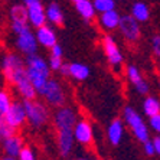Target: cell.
Masks as SVG:
<instances>
[{
    "label": "cell",
    "instance_id": "obj_5",
    "mask_svg": "<svg viewBox=\"0 0 160 160\" xmlns=\"http://www.w3.org/2000/svg\"><path fill=\"white\" fill-rule=\"evenodd\" d=\"M118 29L121 30L123 36L131 43L137 42L138 38H140V25H138V20L133 15L121 16Z\"/></svg>",
    "mask_w": 160,
    "mask_h": 160
},
{
    "label": "cell",
    "instance_id": "obj_33",
    "mask_svg": "<svg viewBox=\"0 0 160 160\" xmlns=\"http://www.w3.org/2000/svg\"><path fill=\"white\" fill-rule=\"evenodd\" d=\"M152 48H153L154 55H156L157 58L160 59V35L153 36V39H152Z\"/></svg>",
    "mask_w": 160,
    "mask_h": 160
},
{
    "label": "cell",
    "instance_id": "obj_37",
    "mask_svg": "<svg viewBox=\"0 0 160 160\" xmlns=\"http://www.w3.org/2000/svg\"><path fill=\"white\" fill-rule=\"evenodd\" d=\"M153 143H154V149H156V154H159L160 156V134L157 136L154 140H153Z\"/></svg>",
    "mask_w": 160,
    "mask_h": 160
},
{
    "label": "cell",
    "instance_id": "obj_34",
    "mask_svg": "<svg viewBox=\"0 0 160 160\" xmlns=\"http://www.w3.org/2000/svg\"><path fill=\"white\" fill-rule=\"evenodd\" d=\"M150 127H152L156 133L160 134V114H156V116L150 117Z\"/></svg>",
    "mask_w": 160,
    "mask_h": 160
},
{
    "label": "cell",
    "instance_id": "obj_20",
    "mask_svg": "<svg viewBox=\"0 0 160 160\" xmlns=\"http://www.w3.org/2000/svg\"><path fill=\"white\" fill-rule=\"evenodd\" d=\"M10 19L12 22L28 23L29 22V12L25 4H16L10 9Z\"/></svg>",
    "mask_w": 160,
    "mask_h": 160
},
{
    "label": "cell",
    "instance_id": "obj_18",
    "mask_svg": "<svg viewBox=\"0 0 160 160\" xmlns=\"http://www.w3.org/2000/svg\"><path fill=\"white\" fill-rule=\"evenodd\" d=\"M107 134H108V140L111 144H118L121 142V137H123V123L120 120H114L110 127L107 130Z\"/></svg>",
    "mask_w": 160,
    "mask_h": 160
},
{
    "label": "cell",
    "instance_id": "obj_30",
    "mask_svg": "<svg viewBox=\"0 0 160 160\" xmlns=\"http://www.w3.org/2000/svg\"><path fill=\"white\" fill-rule=\"evenodd\" d=\"M19 160H36L35 157V153L32 152V149L29 147H23V150L20 152V154L18 156Z\"/></svg>",
    "mask_w": 160,
    "mask_h": 160
},
{
    "label": "cell",
    "instance_id": "obj_40",
    "mask_svg": "<svg viewBox=\"0 0 160 160\" xmlns=\"http://www.w3.org/2000/svg\"><path fill=\"white\" fill-rule=\"evenodd\" d=\"M0 160H16V157H12V156H6V157H3V159H0Z\"/></svg>",
    "mask_w": 160,
    "mask_h": 160
},
{
    "label": "cell",
    "instance_id": "obj_31",
    "mask_svg": "<svg viewBox=\"0 0 160 160\" xmlns=\"http://www.w3.org/2000/svg\"><path fill=\"white\" fill-rule=\"evenodd\" d=\"M62 65H63V62L61 58L51 56V59H49V68H51V71H59Z\"/></svg>",
    "mask_w": 160,
    "mask_h": 160
},
{
    "label": "cell",
    "instance_id": "obj_15",
    "mask_svg": "<svg viewBox=\"0 0 160 160\" xmlns=\"http://www.w3.org/2000/svg\"><path fill=\"white\" fill-rule=\"evenodd\" d=\"M36 39H38V43H41L42 46H45V48H52V46H55L56 45L55 32H53L49 26H46V25L38 28Z\"/></svg>",
    "mask_w": 160,
    "mask_h": 160
},
{
    "label": "cell",
    "instance_id": "obj_36",
    "mask_svg": "<svg viewBox=\"0 0 160 160\" xmlns=\"http://www.w3.org/2000/svg\"><path fill=\"white\" fill-rule=\"evenodd\" d=\"M51 56H55V58H62V48L56 43L55 46L51 48Z\"/></svg>",
    "mask_w": 160,
    "mask_h": 160
},
{
    "label": "cell",
    "instance_id": "obj_8",
    "mask_svg": "<svg viewBox=\"0 0 160 160\" xmlns=\"http://www.w3.org/2000/svg\"><path fill=\"white\" fill-rule=\"evenodd\" d=\"M102 48H104V52L108 58V62L111 63L112 67H120L121 62H123V55L120 52L118 46H117V42L112 39V36L104 38V41H102Z\"/></svg>",
    "mask_w": 160,
    "mask_h": 160
},
{
    "label": "cell",
    "instance_id": "obj_28",
    "mask_svg": "<svg viewBox=\"0 0 160 160\" xmlns=\"http://www.w3.org/2000/svg\"><path fill=\"white\" fill-rule=\"evenodd\" d=\"M127 77H128V79H130L133 84H137L138 81H142V74H140V71H138L137 67H134V65H130V67L127 68Z\"/></svg>",
    "mask_w": 160,
    "mask_h": 160
},
{
    "label": "cell",
    "instance_id": "obj_42",
    "mask_svg": "<svg viewBox=\"0 0 160 160\" xmlns=\"http://www.w3.org/2000/svg\"><path fill=\"white\" fill-rule=\"evenodd\" d=\"M78 160H87V159H78Z\"/></svg>",
    "mask_w": 160,
    "mask_h": 160
},
{
    "label": "cell",
    "instance_id": "obj_21",
    "mask_svg": "<svg viewBox=\"0 0 160 160\" xmlns=\"http://www.w3.org/2000/svg\"><path fill=\"white\" fill-rule=\"evenodd\" d=\"M46 18L49 22H52L53 25H62L63 23V13L61 10L59 4L51 3L46 9Z\"/></svg>",
    "mask_w": 160,
    "mask_h": 160
},
{
    "label": "cell",
    "instance_id": "obj_16",
    "mask_svg": "<svg viewBox=\"0 0 160 160\" xmlns=\"http://www.w3.org/2000/svg\"><path fill=\"white\" fill-rule=\"evenodd\" d=\"M3 149L6 152L8 156H12V157H18L20 154V152L23 150V142L22 138L18 137V136H12V137L6 138L3 140Z\"/></svg>",
    "mask_w": 160,
    "mask_h": 160
},
{
    "label": "cell",
    "instance_id": "obj_10",
    "mask_svg": "<svg viewBox=\"0 0 160 160\" xmlns=\"http://www.w3.org/2000/svg\"><path fill=\"white\" fill-rule=\"evenodd\" d=\"M26 69H28V75H29L33 87L36 88L38 94H41L43 87L46 85V82L49 81V71L39 69V68H35V67H26Z\"/></svg>",
    "mask_w": 160,
    "mask_h": 160
},
{
    "label": "cell",
    "instance_id": "obj_23",
    "mask_svg": "<svg viewBox=\"0 0 160 160\" xmlns=\"http://www.w3.org/2000/svg\"><path fill=\"white\" fill-rule=\"evenodd\" d=\"M143 111L147 117L160 114V100H157L154 97H147L143 102Z\"/></svg>",
    "mask_w": 160,
    "mask_h": 160
},
{
    "label": "cell",
    "instance_id": "obj_14",
    "mask_svg": "<svg viewBox=\"0 0 160 160\" xmlns=\"http://www.w3.org/2000/svg\"><path fill=\"white\" fill-rule=\"evenodd\" d=\"M75 136L74 130H59L58 131V144H59V150L62 153V156L69 154V152L74 147Z\"/></svg>",
    "mask_w": 160,
    "mask_h": 160
},
{
    "label": "cell",
    "instance_id": "obj_35",
    "mask_svg": "<svg viewBox=\"0 0 160 160\" xmlns=\"http://www.w3.org/2000/svg\"><path fill=\"white\" fill-rule=\"evenodd\" d=\"M144 144V153L147 154V156H153V154H156V149H154V143L150 142V140H147L146 143H143Z\"/></svg>",
    "mask_w": 160,
    "mask_h": 160
},
{
    "label": "cell",
    "instance_id": "obj_27",
    "mask_svg": "<svg viewBox=\"0 0 160 160\" xmlns=\"http://www.w3.org/2000/svg\"><path fill=\"white\" fill-rule=\"evenodd\" d=\"M12 100L9 97L8 92L4 91H0V114H6L9 111V108L12 107Z\"/></svg>",
    "mask_w": 160,
    "mask_h": 160
},
{
    "label": "cell",
    "instance_id": "obj_41",
    "mask_svg": "<svg viewBox=\"0 0 160 160\" xmlns=\"http://www.w3.org/2000/svg\"><path fill=\"white\" fill-rule=\"evenodd\" d=\"M72 2H75V3H78V2H81V0H72Z\"/></svg>",
    "mask_w": 160,
    "mask_h": 160
},
{
    "label": "cell",
    "instance_id": "obj_2",
    "mask_svg": "<svg viewBox=\"0 0 160 160\" xmlns=\"http://www.w3.org/2000/svg\"><path fill=\"white\" fill-rule=\"evenodd\" d=\"M124 120L126 123L130 126L133 134L136 136L137 140H140L142 143H146L149 140V130L147 126L144 124L143 118L138 116V112L131 107H126L124 108Z\"/></svg>",
    "mask_w": 160,
    "mask_h": 160
},
{
    "label": "cell",
    "instance_id": "obj_25",
    "mask_svg": "<svg viewBox=\"0 0 160 160\" xmlns=\"http://www.w3.org/2000/svg\"><path fill=\"white\" fill-rule=\"evenodd\" d=\"M15 133H16V128L15 127H12L10 124L4 120L3 114H0V140L3 142V140H6V138L15 136Z\"/></svg>",
    "mask_w": 160,
    "mask_h": 160
},
{
    "label": "cell",
    "instance_id": "obj_13",
    "mask_svg": "<svg viewBox=\"0 0 160 160\" xmlns=\"http://www.w3.org/2000/svg\"><path fill=\"white\" fill-rule=\"evenodd\" d=\"M22 65H23V62L18 55H15V53H9V55H6L4 56V59H3V75H4V78L10 82V79H12V77H13V74H15V71L18 69V68L22 67Z\"/></svg>",
    "mask_w": 160,
    "mask_h": 160
},
{
    "label": "cell",
    "instance_id": "obj_1",
    "mask_svg": "<svg viewBox=\"0 0 160 160\" xmlns=\"http://www.w3.org/2000/svg\"><path fill=\"white\" fill-rule=\"evenodd\" d=\"M12 84H15L18 91L20 92L25 100H35V95L38 94L36 88L33 87L32 81H30L29 75H28V69L25 68V65H22L20 68H18L13 74L10 79Z\"/></svg>",
    "mask_w": 160,
    "mask_h": 160
},
{
    "label": "cell",
    "instance_id": "obj_7",
    "mask_svg": "<svg viewBox=\"0 0 160 160\" xmlns=\"http://www.w3.org/2000/svg\"><path fill=\"white\" fill-rule=\"evenodd\" d=\"M16 45H18V48L20 49V52L26 53V55L36 53V48H38L36 35L32 33V30L30 29H26L25 32H22L20 35H18Z\"/></svg>",
    "mask_w": 160,
    "mask_h": 160
},
{
    "label": "cell",
    "instance_id": "obj_38",
    "mask_svg": "<svg viewBox=\"0 0 160 160\" xmlns=\"http://www.w3.org/2000/svg\"><path fill=\"white\" fill-rule=\"evenodd\" d=\"M59 72L62 75H69V65H67V63H63L62 67H61Z\"/></svg>",
    "mask_w": 160,
    "mask_h": 160
},
{
    "label": "cell",
    "instance_id": "obj_17",
    "mask_svg": "<svg viewBox=\"0 0 160 160\" xmlns=\"http://www.w3.org/2000/svg\"><path fill=\"white\" fill-rule=\"evenodd\" d=\"M120 20H121V16L112 9V10L101 13L100 25L107 30H112V29H117V28L120 26Z\"/></svg>",
    "mask_w": 160,
    "mask_h": 160
},
{
    "label": "cell",
    "instance_id": "obj_9",
    "mask_svg": "<svg viewBox=\"0 0 160 160\" xmlns=\"http://www.w3.org/2000/svg\"><path fill=\"white\" fill-rule=\"evenodd\" d=\"M3 116H4V120H6L12 127H15V128L19 126H22V124L25 123V120H28L26 110L23 107V102L22 104H20V102H13L12 107L9 108V111L6 112V114H3Z\"/></svg>",
    "mask_w": 160,
    "mask_h": 160
},
{
    "label": "cell",
    "instance_id": "obj_11",
    "mask_svg": "<svg viewBox=\"0 0 160 160\" xmlns=\"http://www.w3.org/2000/svg\"><path fill=\"white\" fill-rule=\"evenodd\" d=\"M74 136L75 140H78V143L81 144H89L92 142V127L88 121L81 120L75 124L74 127Z\"/></svg>",
    "mask_w": 160,
    "mask_h": 160
},
{
    "label": "cell",
    "instance_id": "obj_32",
    "mask_svg": "<svg viewBox=\"0 0 160 160\" xmlns=\"http://www.w3.org/2000/svg\"><path fill=\"white\" fill-rule=\"evenodd\" d=\"M12 29L16 35H20L22 32H25L26 29H29L28 23H19V22H12Z\"/></svg>",
    "mask_w": 160,
    "mask_h": 160
},
{
    "label": "cell",
    "instance_id": "obj_26",
    "mask_svg": "<svg viewBox=\"0 0 160 160\" xmlns=\"http://www.w3.org/2000/svg\"><path fill=\"white\" fill-rule=\"evenodd\" d=\"M94 6H95L97 12L104 13V12L112 10L116 8V2L114 0H94Z\"/></svg>",
    "mask_w": 160,
    "mask_h": 160
},
{
    "label": "cell",
    "instance_id": "obj_22",
    "mask_svg": "<svg viewBox=\"0 0 160 160\" xmlns=\"http://www.w3.org/2000/svg\"><path fill=\"white\" fill-rule=\"evenodd\" d=\"M69 75L72 78L78 79V81H84V79L88 78L89 68L84 63H69Z\"/></svg>",
    "mask_w": 160,
    "mask_h": 160
},
{
    "label": "cell",
    "instance_id": "obj_29",
    "mask_svg": "<svg viewBox=\"0 0 160 160\" xmlns=\"http://www.w3.org/2000/svg\"><path fill=\"white\" fill-rule=\"evenodd\" d=\"M134 87H136V91H137L138 94H142V95H146V94H149V91H150L149 82L144 81V79L138 81L137 84H134Z\"/></svg>",
    "mask_w": 160,
    "mask_h": 160
},
{
    "label": "cell",
    "instance_id": "obj_39",
    "mask_svg": "<svg viewBox=\"0 0 160 160\" xmlns=\"http://www.w3.org/2000/svg\"><path fill=\"white\" fill-rule=\"evenodd\" d=\"M38 2H41V0H23V4H25L26 8H29V6H32V4L38 3Z\"/></svg>",
    "mask_w": 160,
    "mask_h": 160
},
{
    "label": "cell",
    "instance_id": "obj_24",
    "mask_svg": "<svg viewBox=\"0 0 160 160\" xmlns=\"http://www.w3.org/2000/svg\"><path fill=\"white\" fill-rule=\"evenodd\" d=\"M131 15L137 19L138 22H146V20L150 18V10H149V8H147V4L146 3H143V2H137V3L133 4Z\"/></svg>",
    "mask_w": 160,
    "mask_h": 160
},
{
    "label": "cell",
    "instance_id": "obj_43",
    "mask_svg": "<svg viewBox=\"0 0 160 160\" xmlns=\"http://www.w3.org/2000/svg\"><path fill=\"white\" fill-rule=\"evenodd\" d=\"M159 71H160V63H159Z\"/></svg>",
    "mask_w": 160,
    "mask_h": 160
},
{
    "label": "cell",
    "instance_id": "obj_6",
    "mask_svg": "<svg viewBox=\"0 0 160 160\" xmlns=\"http://www.w3.org/2000/svg\"><path fill=\"white\" fill-rule=\"evenodd\" d=\"M77 124V116L72 108L61 107L55 114V126L58 130H74Z\"/></svg>",
    "mask_w": 160,
    "mask_h": 160
},
{
    "label": "cell",
    "instance_id": "obj_3",
    "mask_svg": "<svg viewBox=\"0 0 160 160\" xmlns=\"http://www.w3.org/2000/svg\"><path fill=\"white\" fill-rule=\"evenodd\" d=\"M23 107L26 110V117L29 123L33 127H41L48 121L49 112L48 108L43 104L38 102L35 100H25L23 101Z\"/></svg>",
    "mask_w": 160,
    "mask_h": 160
},
{
    "label": "cell",
    "instance_id": "obj_12",
    "mask_svg": "<svg viewBox=\"0 0 160 160\" xmlns=\"http://www.w3.org/2000/svg\"><path fill=\"white\" fill-rule=\"evenodd\" d=\"M28 12H29V23L32 26H35V28L43 26L48 18H46V10H43V6H42L41 2L29 6Z\"/></svg>",
    "mask_w": 160,
    "mask_h": 160
},
{
    "label": "cell",
    "instance_id": "obj_4",
    "mask_svg": "<svg viewBox=\"0 0 160 160\" xmlns=\"http://www.w3.org/2000/svg\"><path fill=\"white\" fill-rule=\"evenodd\" d=\"M42 95L45 97V100L48 101L49 104L56 105V107H62L65 104V94L63 89L61 87V84L55 79H49L46 82V85L42 89Z\"/></svg>",
    "mask_w": 160,
    "mask_h": 160
},
{
    "label": "cell",
    "instance_id": "obj_19",
    "mask_svg": "<svg viewBox=\"0 0 160 160\" xmlns=\"http://www.w3.org/2000/svg\"><path fill=\"white\" fill-rule=\"evenodd\" d=\"M75 8L85 20H91L95 16V12H97V9L94 6V2H89V0H81L78 3H75Z\"/></svg>",
    "mask_w": 160,
    "mask_h": 160
}]
</instances>
